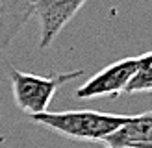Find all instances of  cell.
Masks as SVG:
<instances>
[{"label": "cell", "instance_id": "obj_7", "mask_svg": "<svg viewBox=\"0 0 152 148\" xmlns=\"http://www.w3.org/2000/svg\"><path fill=\"white\" fill-rule=\"evenodd\" d=\"M152 89V52L137 57V69L126 85V93H148Z\"/></svg>", "mask_w": 152, "mask_h": 148}, {"label": "cell", "instance_id": "obj_4", "mask_svg": "<svg viewBox=\"0 0 152 148\" xmlns=\"http://www.w3.org/2000/svg\"><path fill=\"white\" fill-rule=\"evenodd\" d=\"M87 0H34V15L41 26L39 46L48 48Z\"/></svg>", "mask_w": 152, "mask_h": 148}, {"label": "cell", "instance_id": "obj_9", "mask_svg": "<svg viewBox=\"0 0 152 148\" xmlns=\"http://www.w3.org/2000/svg\"><path fill=\"white\" fill-rule=\"evenodd\" d=\"M148 93H152V89H150V91H148Z\"/></svg>", "mask_w": 152, "mask_h": 148}, {"label": "cell", "instance_id": "obj_3", "mask_svg": "<svg viewBox=\"0 0 152 148\" xmlns=\"http://www.w3.org/2000/svg\"><path fill=\"white\" fill-rule=\"evenodd\" d=\"M135 69H137V57H124L117 63H111L76 89V96L83 100L98 96H117L130 83Z\"/></svg>", "mask_w": 152, "mask_h": 148}, {"label": "cell", "instance_id": "obj_6", "mask_svg": "<svg viewBox=\"0 0 152 148\" xmlns=\"http://www.w3.org/2000/svg\"><path fill=\"white\" fill-rule=\"evenodd\" d=\"M34 15V0H0V50L7 48Z\"/></svg>", "mask_w": 152, "mask_h": 148}, {"label": "cell", "instance_id": "obj_1", "mask_svg": "<svg viewBox=\"0 0 152 148\" xmlns=\"http://www.w3.org/2000/svg\"><path fill=\"white\" fill-rule=\"evenodd\" d=\"M30 118L43 128L74 141H104L128 120V115H113L91 109H72L43 111V113L32 115Z\"/></svg>", "mask_w": 152, "mask_h": 148}, {"label": "cell", "instance_id": "obj_2", "mask_svg": "<svg viewBox=\"0 0 152 148\" xmlns=\"http://www.w3.org/2000/svg\"><path fill=\"white\" fill-rule=\"evenodd\" d=\"M83 74L82 69L71 72H58L52 76H39L34 72H24L19 69L10 70L11 85H13V98L20 111L26 115H37L43 111H48L52 96L58 93L59 87L80 78Z\"/></svg>", "mask_w": 152, "mask_h": 148}, {"label": "cell", "instance_id": "obj_5", "mask_svg": "<svg viewBox=\"0 0 152 148\" xmlns=\"http://www.w3.org/2000/svg\"><path fill=\"white\" fill-rule=\"evenodd\" d=\"M102 143L110 148H139L152 143V111L128 117V120Z\"/></svg>", "mask_w": 152, "mask_h": 148}, {"label": "cell", "instance_id": "obj_10", "mask_svg": "<svg viewBox=\"0 0 152 148\" xmlns=\"http://www.w3.org/2000/svg\"><path fill=\"white\" fill-rule=\"evenodd\" d=\"M108 148H110V146H108Z\"/></svg>", "mask_w": 152, "mask_h": 148}, {"label": "cell", "instance_id": "obj_8", "mask_svg": "<svg viewBox=\"0 0 152 148\" xmlns=\"http://www.w3.org/2000/svg\"><path fill=\"white\" fill-rule=\"evenodd\" d=\"M139 148H152V143H148V144H143V146H139Z\"/></svg>", "mask_w": 152, "mask_h": 148}]
</instances>
